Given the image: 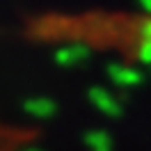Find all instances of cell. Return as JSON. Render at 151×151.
Instances as JSON below:
<instances>
[{"label":"cell","mask_w":151,"mask_h":151,"mask_svg":"<svg viewBox=\"0 0 151 151\" xmlns=\"http://www.w3.org/2000/svg\"><path fill=\"white\" fill-rule=\"evenodd\" d=\"M21 151H41V149H37V147H23Z\"/></svg>","instance_id":"obj_9"},{"label":"cell","mask_w":151,"mask_h":151,"mask_svg":"<svg viewBox=\"0 0 151 151\" xmlns=\"http://www.w3.org/2000/svg\"><path fill=\"white\" fill-rule=\"evenodd\" d=\"M87 99H89V103L96 108V112H101L103 117H108V119H119L124 114L122 101L103 85H92L87 89Z\"/></svg>","instance_id":"obj_2"},{"label":"cell","mask_w":151,"mask_h":151,"mask_svg":"<svg viewBox=\"0 0 151 151\" xmlns=\"http://www.w3.org/2000/svg\"><path fill=\"white\" fill-rule=\"evenodd\" d=\"M23 112L32 117V119H37V122H48V119H53L57 112H60V105H57L55 99H50V96H28L23 103Z\"/></svg>","instance_id":"obj_4"},{"label":"cell","mask_w":151,"mask_h":151,"mask_svg":"<svg viewBox=\"0 0 151 151\" xmlns=\"http://www.w3.org/2000/svg\"><path fill=\"white\" fill-rule=\"evenodd\" d=\"M137 5H140V9L147 14V16H151V0H137Z\"/></svg>","instance_id":"obj_8"},{"label":"cell","mask_w":151,"mask_h":151,"mask_svg":"<svg viewBox=\"0 0 151 151\" xmlns=\"http://www.w3.org/2000/svg\"><path fill=\"white\" fill-rule=\"evenodd\" d=\"M94 55V48L89 46L87 41H66V44H60V46L53 50V62L62 69H78V66L87 64Z\"/></svg>","instance_id":"obj_1"},{"label":"cell","mask_w":151,"mask_h":151,"mask_svg":"<svg viewBox=\"0 0 151 151\" xmlns=\"http://www.w3.org/2000/svg\"><path fill=\"white\" fill-rule=\"evenodd\" d=\"M83 144L87 151H114V140L112 135L103 128H92L83 135Z\"/></svg>","instance_id":"obj_5"},{"label":"cell","mask_w":151,"mask_h":151,"mask_svg":"<svg viewBox=\"0 0 151 151\" xmlns=\"http://www.w3.org/2000/svg\"><path fill=\"white\" fill-rule=\"evenodd\" d=\"M135 60L142 66H151V41H137V46H135Z\"/></svg>","instance_id":"obj_6"},{"label":"cell","mask_w":151,"mask_h":151,"mask_svg":"<svg viewBox=\"0 0 151 151\" xmlns=\"http://www.w3.org/2000/svg\"><path fill=\"white\" fill-rule=\"evenodd\" d=\"M137 41H151V16H144V19L137 23Z\"/></svg>","instance_id":"obj_7"},{"label":"cell","mask_w":151,"mask_h":151,"mask_svg":"<svg viewBox=\"0 0 151 151\" xmlns=\"http://www.w3.org/2000/svg\"><path fill=\"white\" fill-rule=\"evenodd\" d=\"M105 76L119 89H135L142 85V71L126 62H110L105 64Z\"/></svg>","instance_id":"obj_3"}]
</instances>
